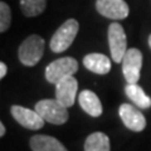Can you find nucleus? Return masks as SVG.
Returning <instances> with one entry per match:
<instances>
[{
	"label": "nucleus",
	"mask_w": 151,
	"mask_h": 151,
	"mask_svg": "<svg viewBox=\"0 0 151 151\" xmlns=\"http://www.w3.org/2000/svg\"><path fill=\"white\" fill-rule=\"evenodd\" d=\"M96 9L101 15L113 20H121L129 17L130 9L125 0H97Z\"/></svg>",
	"instance_id": "obj_7"
},
{
	"label": "nucleus",
	"mask_w": 151,
	"mask_h": 151,
	"mask_svg": "<svg viewBox=\"0 0 151 151\" xmlns=\"http://www.w3.org/2000/svg\"><path fill=\"white\" fill-rule=\"evenodd\" d=\"M78 102L82 110L92 117H100L102 115V103L94 92L84 89L78 94Z\"/></svg>",
	"instance_id": "obj_11"
},
{
	"label": "nucleus",
	"mask_w": 151,
	"mask_h": 151,
	"mask_svg": "<svg viewBox=\"0 0 151 151\" xmlns=\"http://www.w3.org/2000/svg\"><path fill=\"white\" fill-rule=\"evenodd\" d=\"M44 54V39L40 35L33 34L28 37L19 47V60L28 67L35 65Z\"/></svg>",
	"instance_id": "obj_2"
},
{
	"label": "nucleus",
	"mask_w": 151,
	"mask_h": 151,
	"mask_svg": "<svg viewBox=\"0 0 151 151\" xmlns=\"http://www.w3.org/2000/svg\"><path fill=\"white\" fill-rule=\"evenodd\" d=\"M108 45L112 60L116 63H122V59L127 52V39L120 23H111L108 27Z\"/></svg>",
	"instance_id": "obj_5"
},
{
	"label": "nucleus",
	"mask_w": 151,
	"mask_h": 151,
	"mask_svg": "<svg viewBox=\"0 0 151 151\" xmlns=\"http://www.w3.org/2000/svg\"><path fill=\"white\" fill-rule=\"evenodd\" d=\"M12 111V116L14 117L19 125H22L25 129L29 130H39L44 126V120L42 119V116L38 113L35 110H29L23 106H18L14 105L10 108Z\"/></svg>",
	"instance_id": "obj_8"
},
{
	"label": "nucleus",
	"mask_w": 151,
	"mask_h": 151,
	"mask_svg": "<svg viewBox=\"0 0 151 151\" xmlns=\"http://www.w3.org/2000/svg\"><path fill=\"white\" fill-rule=\"evenodd\" d=\"M78 91V82L74 76H69L55 83V100H58L63 106L72 107L76 101V94Z\"/></svg>",
	"instance_id": "obj_10"
},
{
	"label": "nucleus",
	"mask_w": 151,
	"mask_h": 151,
	"mask_svg": "<svg viewBox=\"0 0 151 151\" xmlns=\"http://www.w3.org/2000/svg\"><path fill=\"white\" fill-rule=\"evenodd\" d=\"M35 111L45 122L53 125H63L68 120L67 107L58 100H40L35 103Z\"/></svg>",
	"instance_id": "obj_3"
},
{
	"label": "nucleus",
	"mask_w": 151,
	"mask_h": 151,
	"mask_svg": "<svg viewBox=\"0 0 151 151\" xmlns=\"http://www.w3.org/2000/svg\"><path fill=\"white\" fill-rule=\"evenodd\" d=\"M47 0H20V8L25 17H37L43 13Z\"/></svg>",
	"instance_id": "obj_16"
},
{
	"label": "nucleus",
	"mask_w": 151,
	"mask_h": 151,
	"mask_svg": "<svg viewBox=\"0 0 151 151\" xmlns=\"http://www.w3.org/2000/svg\"><path fill=\"white\" fill-rule=\"evenodd\" d=\"M6 72H8V67H6V64L1 62L0 63V78H4L6 76Z\"/></svg>",
	"instance_id": "obj_18"
},
{
	"label": "nucleus",
	"mask_w": 151,
	"mask_h": 151,
	"mask_svg": "<svg viewBox=\"0 0 151 151\" xmlns=\"http://www.w3.org/2000/svg\"><path fill=\"white\" fill-rule=\"evenodd\" d=\"M149 47H150V48H151V34L149 35Z\"/></svg>",
	"instance_id": "obj_20"
},
{
	"label": "nucleus",
	"mask_w": 151,
	"mask_h": 151,
	"mask_svg": "<svg viewBox=\"0 0 151 151\" xmlns=\"http://www.w3.org/2000/svg\"><path fill=\"white\" fill-rule=\"evenodd\" d=\"M4 135H5V126H4V124L1 122V124H0V136L3 137Z\"/></svg>",
	"instance_id": "obj_19"
},
{
	"label": "nucleus",
	"mask_w": 151,
	"mask_h": 151,
	"mask_svg": "<svg viewBox=\"0 0 151 151\" xmlns=\"http://www.w3.org/2000/svg\"><path fill=\"white\" fill-rule=\"evenodd\" d=\"M84 151H110V139L103 132H93L86 139Z\"/></svg>",
	"instance_id": "obj_15"
},
{
	"label": "nucleus",
	"mask_w": 151,
	"mask_h": 151,
	"mask_svg": "<svg viewBox=\"0 0 151 151\" xmlns=\"http://www.w3.org/2000/svg\"><path fill=\"white\" fill-rule=\"evenodd\" d=\"M125 92L126 96L136 105V107L142 108V110L151 107V98L145 93L142 87H140L137 83H127Z\"/></svg>",
	"instance_id": "obj_14"
},
{
	"label": "nucleus",
	"mask_w": 151,
	"mask_h": 151,
	"mask_svg": "<svg viewBox=\"0 0 151 151\" xmlns=\"http://www.w3.org/2000/svg\"><path fill=\"white\" fill-rule=\"evenodd\" d=\"M12 23V10L6 3H0V32L4 33L9 29Z\"/></svg>",
	"instance_id": "obj_17"
},
{
	"label": "nucleus",
	"mask_w": 151,
	"mask_h": 151,
	"mask_svg": "<svg viewBox=\"0 0 151 151\" xmlns=\"http://www.w3.org/2000/svg\"><path fill=\"white\" fill-rule=\"evenodd\" d=\"M78 70L77 60L72 57H63L58 58L49 63L45 68V78L49 83H58L60 79H63L69 76H74Z\"/></svg>",
	"instance_id": "obj_4"
},
{
	"label": "nucleus",
	"mask_w": 151,
	"mask_h": 151,
	"mask_svg": "<svg viewBox=\"0 0 151 151\" xmlns=\"http://www.w3.org/2000/svg\"><path fill=\"white\" fill-rule=\"evenodd\" d=\"M32 151H68L55 137L48 135H35L30 139Z\"/></svg>",
	"instance_id": "obj_13"
},
{
	"label": "nucleus",
	"mask_w": 151,
	"mask_h": 151,
	"mask_svg": "<svg viewBox=\"0 0 151 151\" xmlns=\"http://www.w3.org/2000/svg\"><path fill=\"white\" fill-rule=\"evenodd\" d=\"M83 64L88 70L96 74H107L111 70V60L105 54L89 53L83 58Z\"/></svg>",
	"instance_id": "obj_12"
},
{
	"label": "nucleus",
	"mask_w": 151,
	"mask_h": 151,
	"mask_svg": "<svg viewBox=\"0 0 151 151\" xmlns=\"http://www.w3.org/2000/svg\"><path fill=\"white\" fill-rule=\"evenodd\" d=\"M119 113L124 125L131 131L141 132L146 127V120L142 112L139 111L136 106L130 103H122L119 108Z\"/></svg>",
	"instance_id": "obj_9"
},
{
	"label": "nucleus",
	"mask_w": 151,
	"mask_h": 151,
	"mask_svg": "<svg viewBox=\"0 0 151 151\" xmlns=\"http://www.w3.org/2000/svg\"><path fill=\"white\" fill-rule=\"evenodd\" d=\"M142 68V53L136 48L127 49L122 59V73L127 83H137Z\"/></svg>",
	"instance_id": "obj_6"
},
{
	"label": "nucleus",
	"mask_w": 151,
	"mask_h": 151,
	"mask_svg": "<svg viewBox=\"0 0 151 151\" xmlns=\"http://www.w3.org/2000/svg\"><path fill=\"white\" fill-rule=\"evenodd\" d=\"M78 29H79V24L76 19H68V20H65L55 30V33L50 39L49 47L52 52H54V53H62V52L67 50L72 45L74 38L78 33Z\"/></svg>",
	"instance_id": "obj_1"
}]
</instances>
